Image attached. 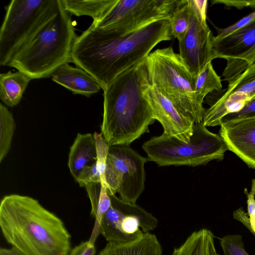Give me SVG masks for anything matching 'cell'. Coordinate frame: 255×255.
<instances>
[{
    "mask_svg": "<svg viewBox=\"0 0 255 255\" xmlns=\"http://www.w3.org/2000/svg\"><path fill=\"white\" fill-rule=\"evenodd\" d=\"M172 37L169 19L124 34L90 26L77 36L71 60L104 90L122 73L144 60L158 43Z\"/></svg>",
    "mask_w": 255,
    "mask_h": 255,
    "instance_id": "obj_1",
    "label": "cell"
},
{
    "mask_svg": "<svg viewBox=\"0 0 255 255\" xmlns=\"http://www.w3.org/2000/svg\"><path fill=\"white\" fill-rule=\"evenodd\" d=\"M0 227L6 242L24 255H68L71 235L55 214L31 197L4 196Z\"/></svg>",
    "mask_w": 255,
    "mask_h": 255,
    "instance_id": "obj_2",
    "label": "cell"
},
{
    "mask_svg": "<svg viewBox=\"0 0 255 255\" xmlns=\"http://www.w3.org/2000/svg\"><path fill=\"white\" fill-rule=\"evenodd\" d=\"M150 85L145 59L103 90L101 133L110 146L129 145L149 131L155 120L145 93Z\"/></svg>",
    "mask_w": 255,
    "mask_h": 255,
    "instance_id": "obj_3",
    "label": "cell"
},
{
    "mask_svg": "<svg viewBox=\"0 0 255 255\" xmlns=\"http://www.w3.org/2000/svg\"><path fill=\"white\" fill-rule=\"evenodd\" d=\"M77 36L71 14L59 0L55 10L19 48L8 66L32 80L51 77L60 66L72 62Z\"/></svg>",
    "mask_w": 255,
    "mask_h": 255,
    "instance_id": "obj_4",
    "label": "cell"
},
{
    "mask_svg": "<svg viewBox=\"0 0 255 255\" xmlns=\"http://www.w3.org/2000/svg\"><path fill=\"white\" fill-rule=\"evenodd\" d=\"M150 85L194 124L203 122L206 109L196 97V77L172 47L157 49L145 58Z\"/></svg>",
    "mask_w": 255,
    "mask_h": 255,
    "instance_id": "obj_5",
    "label": "cell"
},
{
    "mask_svg": "<svg viewBox=\"0 0 255 255\" xmlns=\"http://www.w3.org/2000/svg\"><path fill=\"white\" fill-rule=\"evenodd\" d=\"M142 148L148 160L159 166L204 165L213 160L223 159L228 150L220 134L209 131L203 122L194 124L188 142L163 132L145 141Z\"/></svg>",
    "mask_w": 255,
    "mask_h": 255,
    "instance_id": "obj_6",
    "label": "cell"
},
{
    "mask_svg": "<svg viewBox=\"0 0 255 255\" xmlns=\"http://www.w3.org/2000/svg\"><path fill=\"white\" fill-rule=\"evenodd\" d=\"M59 0H12L0 29V65H8L19 49L55 10Z\"/></svg>",
    "mask_w": 255,
    "mask_h": 255,
    "instance_id": "obj_7",
    "label": "cell"
},
{
    "mask_svg": "<svg viewBox=\"0 0 255 255\" xmlns=\"http://www.w3.org/2000/svg\"><path fill=\"white\" fill-rule=\"evenodd\" d=\"M178 1L116 0L90 26L124 34L157 20L170 19Z\"/></svg>",
    "mask_w": 255,
    "mask_h": 255,
    "instance_id": "obj_8",
    "label": "cell"
},
{
    "mask_svg": "<svg viewBox=\"0 0 255 255\" xmlns=\"http://www.w3.org/2000/svg\"><path fill=\"white\" fill-rule=\"evenodd\" d=\"M148 160L129 145L110 146L105 172L108 191L118 193L124 202L136 204L144 189Z\"/></svg>",
    "mask_w": 255,
    "mask_h": 255,
    "instance_id": "obj_9",
    "label": "cell"
},
{
    "mask_svg": "<svg viewBox=\"0 0 255 255\" xmlns=\"http://www.w3.org/2000/svg\"><path fill=\"white\" fill-rule=\"evenodd\" d=\"M189 24L184 38L179 42L180 57L196 77L207 63L212 62V32L206 22L207 0H188Z\"/></svg>",
    "mask_w": 255,
    "mask_h": 255,
    "instance_id": "obj_10",
    "label": "cell"
},
{
    "mask_svg": "<svg viewBox=\"0 0 255 255\" xmlns=\"http://www.w3.org/2000/svg\"><path fill=\"white\" fill-rule=\"evenodd\" d=\"M255 97V62L236 80L229 83L223 95L205 110L203 124L206 127L221 125L226 116L241 110Z\"/></svg>",
    "mask_w": 255,
    "mask_h": 255,
    "instance_id": "obj_11",
    "label": "cell"
},
{
    "mask_svg": "<svg viewBox=\"0 0 255 255\" xmlns=\"http://www.w3.org/2000/svg\"><path fill=\"white\" fill-rule=\"evenodd\" d=\"M112 204L119 211L118 221L107 220L110 231L121 242H127L140 238L144 233H149L158 225L157 219L151 213L137 205L127 203L108 192Z\"/></svg>",
    "mask_w": 255,
    "mask_h": 255,
    "instance_id": "obj_12",
    "label": "cell"
},
{
    "mask_svg": "<svg viewBox=\"0 0 255 255\" xmlns=\"http://www.w3.org/2000/svg\"><path fill=\"white\" fill-rule=\"evenodd\" d=\"M145 93L154 119L162 126L163 132L188 142L193 132L194 122L182 114L168 99L151 85Z\"/></svg>",
    "mask_w": 255,
    "mask_h": 255,
    "instance_id": "obj_13",
    "label": "cell"
},
{
    "mask_svg": "<svg viewBox=\"0 0 255 255\" xmlns=\"http://www.w3.org/2000/svg\"><path fill=\"white\" fill-rule=\"evenodd\" d=\"M220 135L228 150L255 169V118L222 123Z\"/></svg>",
    "mask_w": 255,
    "mask_h": 255,
    "instance_id": "obj_14",
    "label": "cell"
},
{
    "mask_svg": "<svg viewBox=\"0 0 255 255\" xmlns=\"http://www.w3.org/2000/svg\"><path fill=\"white\" fill-rule=\"evenodd\" d=\"M213 60L238 58L255 45V20L222 37L212 39Z\"/></svg>",
    "mask_w": 255,
    "mask_h": 255,
    "instance_id": "obj_15",
    "label": "cell"
},
{
    "mask_svg": "<svg viewBox=\"0 0 255 255\" xmlns=\"http://www.w3.org/2000/svg\"><path fill=\"white\" fill-rule=\"evenodd\" d=\"M51 77L53 81L69 90L73 94L90 97L102 89L97 81L85 70L68 63L58 68Z\"/></svg>",
    "mask_w": 255,
    "mask_h": 255,
    "instance_id": "obj_16",
    "label": "cell"
},
{
    "mask_svg": "<svg viewBox=\"0 0 255 255\" xmlns=\"http://www.w3.org/2000/svg\"><path fill=\"white\" fill-rule=\"evenodd\" d=\"M97 153L94 134L78 133L70 148L68 167L76 181L83 169L96 161Z\"/></svg>",
    "mask_w": 255,
    "mask_h": 255,
    "instance_id": "obj_17",
    "label": "cell"
},
{
    "mask_svg": "<svg viewBox=\"0 0 255 255\" xmlns=\"http://www.w3.org/2000/svg\"><path fill=\"white\" fill-rule=\"evenodd\" d=\"M98 255H162V248L155 235L144 233L134 241L107 243Z\"/></svg>",
    "mask_w": 255,
    "mask_h": 255,
    "instance_id": "obj_18",
    "label": "cell"
},
{
    "mask_svg": "<svg viewBox=\"0 0 255 255\" xmlns=\"http://www.w3.org/2000/svg\"><path fill=\"white\" fill-rule=\"evenodd\" d=\"M32 79L25 74L10 71L0 74V99L5 106L14 107L20 101Z\"/></svg>",
    "mask_w": 255,
    "mask_h": 255,
    "instance_id": "obj_19",
    "label": "cell"
},
{
    "mask_svg": "<svg viewBox=\"0 0 255 255\" xmlns=\"http://www.w3.org/2000/svg\"><path fill=\"white\" fill-rule=\"evenodd\" d=\"M171 255H217L214 236L207 229L194 231L181 245L174 248Z\"/></svg>",
    "mask_w": 255,
    "mask_h": 255,
    "instance_id": "obj_20",
    "label": "cell"
},
{
    "mask_svg": "<svg viewBox=\"0 0 255 255\" xmlns=\"http://www.w3.org/2000/svg\"><path fill=\"white\" fill-rule=\"evenodd\" d=\"M64 9L77 16H89L97 19L116 0H60Z\"/></svg>",
    "mask_w": 255,
    "mask_h": 255,
    "instance_id": "obj_21",
    "label": "cell"
},
{
    "mask_svg": "<svg viewBox=\"0 0 255 255\" xmlns=\"http://www.w3.org/2000/svg\"><path fill=\"white\" fill-rule=\"evenodd\" d=\"M222 88L221 79L209 62L196 78L195 93L198 103L203 105L205 97L214 91H219Z\"/></svg>",
    "mask_w": 255,
    "mask_h": 255,
    "instance_id": "obj_22",
    "label": "cell"
},
{
    "mask_svg": "<svg viewBox=\"0 0 255 255\" xmlns=\"http://www.w3.org/2000/svg\"><path fill=\"white\" fill-rule=\"evenodd\" d=\"M16 125L12 113L0 104V162L5 158L11 146Z\"/></svg>",
    "mask_w": 255,
    "mask_h": 255,
    "instance_id": "obj_23",
    "label": "cell"
},
{
    "mask_svg": "<svg viewBox=\"0 0 255 255\" xmlns=\"http://www.w3.org/2000/svg\"><path fill=\"white\" fill-rule=\"evenodd\" d=\"M190 9L188 0H178L172 16L169 19L172 36L182 40L185 37L189 24Z\"/></svg>",
    "mask_w": 255,
    "mask_h": 255,
    "instance_id": "obj_24",
    "label": "cell"
},
{
    "mask_svg": "<svg viewBox=\"0 0 255 255\" xmlns=\"http://www.w3.org/2000/svg\"><path fill=\"white\" fill-rule=\"evenodd\" d=\"M245 193L247 197L248 212L240 208L233 212V217L242 223L255 236V179L252 180L251 191L249 192L245 189Z\"/></svg>",
    "mask_w": 255,
    "mask_h": 255,
    "instance_id": "obj_25",
    "label": "cell"
},
{
    "mask_svg": "<svg viewBox=\"0 0 255 255\" xmlns=\"http://www.w3.org/2000/svg\"><path fill=\"white\" fill-rule=\"evenodd\" d=\"M94 135L97 153L96 163L98 170L100 174L101 185L107 187L105 179V172L110 145L101 133L95 132Z\"/></svg>",
    "mask_w": 255,
    "mask_h": 255,
    "instance_id": "obj_26",
    "label": "cell"
},
{
    "mask_svg": "<svg viewBox=\"0 0 255 255\" xmlns=\"http://www.w3.org/2000/svg\"><path fill=\"white\" fill-rule=\"evenodd\" d=\"M224 255H249L240 235H227L219 239Z\"/></svg>",
    "mask_w": 255,
    "mask_h": 255,
    "instance_id": "obj_27",
    "label": "cell"
},
{
    "mask_svg": "<svg viewBox=\"0 0 255 255\" xmlns=\"http://www.w3.org/2000/svg\"><path fill=\"white\" fill-rule=\"evenodd\" d=\"M76 181L80 187H84L92 183H101L100 174L97 168L96 161L86 166L82 171Z\"/></svg>",
    "mask_w": 255,
    "mask_h": 255,
    "instance_id": "obj_28",
    "label": "cell"
},
{
    "mask_svg": "<svg viewBox=\"0 0 255 255\" xmlns=\"http://www.w3.org/2000/svg\"><path fill=\"white\" fill-rule=\"evenodd\" d=\"M251 118H255V97L247 103L240 111L230 114L224 117L221 121V125L222 123Z\"/></svg>",
    "mask_w": 255,
    "mask_h": 255,
    "instance_id": "obj_29",
    "label": "cell"
},
{
    "mask_svg": "<svg viewBox=\"0 0 255 255\" xmlns=\"http://www.w3.org/2000/svg\"><path fill=\"white\" fill-rule=\"evenodd\" d=\"M255 20V11L227 27L223 28H216L217 35L216 37L220 38L226 36L238 29L249 24Z\"/></svg>",
    "mask_w": 255,
    "mask_h": 255,
    "instance_id": "obj_30",
    "label": "cell"
},
{
    "mask_svg": "<svg viewBox=\"0 0 255 255\" xmlns=\"http://www.w3.org/2000/svg\"><path fill=\"white\" fill-rule=\"evenodd\" d=\"M212 4H220L230 7H234L237 9L245 7L255 8V0H212Z\"/></svg>",
    "mask_w": 255,
    "mask_h": 255,
    "instance_id": "obj_31",
    "label": "cell"
},
{
    "mask_svg": "<svg viewBox=\"0 0 255 255\" xmlns=\"http://www.w3.org/2000/svg\"><path fill=\"white\" fill-rule=\"evenodd\" d=\"M95 244L89 240L71 249L68 255H95Z\"/></svg>",
    "mask_w": 255,
    "mask_h": 255,
    "instance_id": "obj_32",
    "label": "cell"
},
{
    "mask_svg": "<svg viewBox=\"0 0 255 255\" xmlns=\"http://www.w3.org/2000/svg\"><path fill=\"white\" fill-rule=\"evenodd\" d=\"M237 59H239L248 67L255 62V45L246 53Z\"/></svg>",
    "mask_w": 255,
    "mask_h": 255,
    "instance_id": "obj_33",
    "label": "cell"
},
{
    "mask_svg": "<svg viewBox=\"0 0 255 255\" xmlns=\"http://www.w3.org/2000/svg\"><path fill=\"white\" fill-rule=\"evenodd\" d=\"M0 255H24L22 253L16 248L12 247L10 249L1 248Z\"/></svg>",
    "mask_w": 255,
    "mask_h": 255,
    "instance_id": "obj_34",
    "label": "cell"
}]
</instances>
